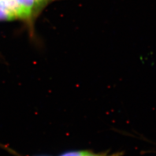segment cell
<instances>
[{"label": "cell", "instance_id": "5", "mask_svg": "<svg viewBox=\"0 0 156 156\" xmlns=\"http://www.w3.org/2000/svg\"><path fill=\"white\" fill-rule=\"evenodd\" d=\"M119 154H113L112 156H119ZM83 156H100V155H95V154H89V153H87L86 154H85Z\"/></svg>", "mask_w": 156, "mask_h": 156}, {"label": "cell", "instance_id": "4", "mask_svg": "<svg viewBox=\"0 0 156 156\" xmlns=\"http://www.w3.org/2000/svg\"><path fill=\"white\" fill-rule=\"evenodd\" d=\"M87 153L85 151H73L64 154L61 156H83Z\"/></svg>", "mask_w": 156, "mask_h": 156}, {"label": "cell", "instance_id": "2", "mask_svg": "<svg viewBox=\"0 0 156 156\" xmlns=\"http://www.w3.org/2000/svg\"><path fill=\"white\" fill-rule=\"evenodd\" d=\"M13 19H15L11 13L0 2V20H9Z\"/></svg>", "mask_w": 156, "mask_h": 156}, {"label": "cell", "instance_id": "1", "mask_svg": "<svg viewBox=\"0 0 156 156\" xmlns=\"http://www.w3.org/2000/svg\"><path fill=\"white\" fill-rule=\"evenodd\" d=\"M20 7L24 16V21L32 27L34 21L39 14L37 11L35 0H15Z\"/></svg>", "mask_w": 156, "mask_h": 156}, {"label": "cell", "instance_id": "3", "mask_svg": "<svg viewBox=\"0 0 156 156\" xmlns=\"http://www.w3.org/2000/svg\"><path fill=\"white\" fill-rule=\"evenodd\" d=\"M37 6V9L38 13H40L45 7L48 5L54 0H35Z\"/></svg>", "mask_w": 156, "mask_h": 156}]
</instances>
